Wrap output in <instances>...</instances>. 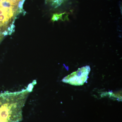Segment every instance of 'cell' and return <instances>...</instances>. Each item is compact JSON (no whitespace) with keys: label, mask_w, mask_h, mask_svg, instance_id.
Here are the masks:
<instances>
[{"label":"cell","mask_w":122,"mask_h":122,"mask_svg":"<svg viewBox=\"0 0 122 122\" xmlns=\"http://www.w3.org/2000/svg\"></svg>","instance_id":"8"},{"label":"cell","mask_w":122,"mask_h":122,"mask_svg":"<svg viewBox=\"0 0 122 122\" xmlns=\"http://www.w3.org/2000/svg\"><path fill=\"white\" fill-rule=\"evenodd\" d=\"M63 13L61 14H53L52 17V20L53 22L59 20V19H61Z\"/></svg>","instance_id":"4"},{"label":"cell","mask_w":122,"mask_h":122,"mask_svg":"<svg viewBox=\"0 0 122 122\" xmlns=\"http://www.w3.org/2000/svg\"><path fill=\"white\" fill-rule=\"evenodd\" d=\"M13 5L12 3L9 0H2L0 4V7L5 8H11Z\"/></svg>","instance_id":"3"},{"label":"cell","mask_w":122,"mask_h":122,"mask_svg":"<svg viewBox=\"0 0 122 122\" xmlns=\"http://www.w3.org/2000/svg\"><path fill=\"white\" fill-rule=\"evenodd\" d=\"M21 0H10L12 2L13 5L18 4Z\"/></svg>","instance_id":"6"},{"label":"cell","mask_w":122,"mask_h":122,"mask_svg":"<svg viewBox=\"0 0 122 122\" xmlns=\"http://www.w3.org/2000/svg\"><path fill=\"white\" fill-rule=\"evenodd\" d=\"M2 0H0V4L1 2L2 1Z\"/></svg>","instance_id":"7"},{"label":"cell","mask_w":122,"mask_h":122,"mask_svg":"<svg viewBox=\"0 0 122 122\" xmlns=\"http://www.w3.org/2000/svg\"><path fill=\"white\" fill-rule=\"evenodd\" d=\"M14 21L13 22L12 24L10 25V26L8 28L7 30V32L8 33V35H11L12 33L14 32L15 31V25L14 24Z\"/></svg>","instance_id":"5"},{"label":"cell","mask_w":122,"mask_h":122,"mask_svg":"<svg viewBox=\"0 0 122 122\" xmlns=\"http://www.w3.org/2000/svg\"><path fill=\"white\" fill-rule=\"evenodd\" d=\"M90 71L89 66H83L79 68L76 72L66 76L62 81L74 86H81L87 81Z\"/></svg>","instance_id":"2"},{"label":"cell","mask_w":122,"mask_h":122,"mask_svg":"<svg viewBox=\"0 0 122 122\" xmlns=\"http://www.w3.org/2000/svg\"><path fill=\"white\" fill-rule=\"evenodd\" d=\"M30 92L27 88L20 91L0 93V122H19L22 109Z\"/></svg>","instance_id":"1"}]
</instances>
